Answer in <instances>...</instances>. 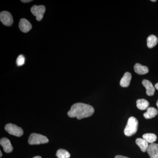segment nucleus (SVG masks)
I'll return each instance as SVG.
<instances>
[{
	"label": "nucleus",
	"mask_w": 158,
	"mask_h": 158,
	"mask_svg": "<svg viewBox=\"0 0 158 158\" xmlns=\"http://www.w3.org/2000/svg\"><path fill=\"white\" fill-rule=\"evenodd\" d=\"M94 112L92 106L83 103H77L72 106L68 112V116L71 118L77 117L78 119H81L92 116Z\"/></svg>",
	"instance_id": "1"
},
{
	"label": "nucleus",
	"mask_w": 158,
	"mask_h": 158,
	"mask_svg": "<svg viewBox=\"0 0 158 158\" xmlns=\"http://www.w3.org/2000/svg\"><path fill=\"white\" fill-rule=\"evenodd\" d=\"M138 124L137 118L134 117H130L124 129L125 135L127 136H131L135 135L138 130Z\"/></svg>",
	"instance_id": "2"
},
{
	"label": "nucleus",
	"mask_w": 158,
	"mask_h": 158,
	"mask_svg": "<svg viewBox=\"0 0 158 158\" xmlns=\"http://www.w3.org/2000/svg\"><path fill=\"white\" fill-rule=\"evenodd\" d=\"M48 142V139L46 136L36 133L31 134L28 140L29 144L31 145L46 144Z\"/></svg>",
	"instance_id": "3"
},
{
	"label": "nucleus",
	"mask_w": 158,
	"mask_h": 158,
	"mask_svg": "<svg viewBox=\"0 0 158 158\" xmlns=\"http://www.w3.org/2000/svg\"><path fill=\"white\" fill-rule=\"evenodd\" d=\"M5 130L10 135L16 137H21L23 134V131L22 128L19 127L16 125L12 123L6 125Z\"/></svg>",
	"instance_id": "4"
},
{
	"label": "nucleus",
	"mask_w": 158,
	"mask_h": 158,
	"mask_svg": "<svg viewBox=\"0 0 158 158\" xmlns=\"http://www.w3.org/2000/svg\"><path fill=\"white\" fill-rule=\"evenodd\" d=\"M31 11L34 16H36V19L40 21L43 18L45 12L46 8L44 6L36 5L34 6L31 8Z\"/></svg>",
	"instance_id": "5"
},
{
	"label": "nucleus",
	"mask_w": 158,
	"mask_h": 158,
	"mask_svg": "<svg viewBox=\"0 0 158 158\" xmlns=\"http://www.w3.org/2000/svg\"><path fill=\"white\" fill-rule=\"evenodd\" d=\"M0 20L4 25L10 27L13 23V17L10 12L3 11L0 13Z\"/></svg>",
	"instance_id": "6"
},
{
	"label": "nucleus",
	"mask_w": 158,
	"mask_h": 158,
	"mask_svg": "<svg viewBox=\"0 0 158 158\" xmlns=\"http://www.w3.org/2000/svg\"><path fill=\"white\" fill-rule=\"evenodd\" d=\"M32 26L31 23L26 19H21L19 23V28L21 31L26 33L31 31Z\"/></svg>",
	"instance_id": "7"
},
{
	"label": "nucleus",
	"mask_w": 158,
	"mask_h": 158,
	"mask_svg": "<svg viewBox=\"0 0 158 158\" xmlns=\"http://www.w3.org/2000/svg\"><path fill=\"white\" fill-rule=\"evenodd\" d=\"M142 84L146 88V93L148 96H151L154 94L155 88L151 82L148 80H144L142 81Z\"/></svg>",
	"instance_id": "8"
},
{
	"label": "nucleus",
	"mask_w": 158,
	"mask_h": 158,
	"mask_svg": "<svg viewBox=\"0 0 158 158\" xmlns=\"http://www.w3.org/2000/svg\"><path fill=\"white\" fill-rule=\"evenodd\" d=\"M147 152L151 158H158V144L154 143L150 144Z\"/></svg>",
	"instance_id": "9"
},
{
	"label": "nucleus",
	"mask_w": 158,
	"mask_h": 158,
	"mask_svg": "<svg viewBox=\"0 0 158 158\" xmlns=\"http://www.w3.org/2000/svg\"><path fill=\"white\" fill-rule=\"evenodd\" d=\"M0 144L3 147L4 151L6 153H10L13 150V147L11 142L9 139L6 138H3L1 139Z\"/></svg>",
	"instance_id": "10"
},
{
	"label": "nucleus",
	"mask_w": 158,
	"mask_h": 158,
	"mask_svg": "<svg viewBox=\"0 0 158 158\" xmlns=\"http://www.w3.org/2000/svg\"><path fill=\"white\" fill-rule=\"evenodd\" d=\"M131 74L130 73H125L123 77L120 80V86L123 88H127V87H128L129 86L131 80Z\"/></svg>",
	"instance_id": "11"
},
{
	"label": "nucleus",
	"mask_w": 158,
	"mask_h": 158,
	"mask_svg": "<svg viewBox=\"0 0 158 158\" xmlns=\"http://www.w3.org/2000/svg\"><path fill=\"white\" fill-rule=\"evenodd\" d=\"M134 70L136 73L139 75H144L148 72V69L147 66L141 65L139 63H136L134 66Z\"/></svg>",
	"instance_id": "12"
},
{
	"label": "nucleus",
	"mask_w": 158,
	"mask_h": 158,
	"mask_svg": "<svg viewBox=\"0 0 158 158\" xmlns=\"http://www.w3.org/2000/svg\"><path fill=\"white\" fill-rule=\"evenodd\" d=\"M136 144L139 146L141 151L145 152L148 148V143L143 138H138L135 141Z\"/></svg>",
	"instance_id": "13"
},
{
	"label": "nucleus",
	"mask_w": 158,
	"mask_h": 158,
	"mask_svg": "<svg viewBox=\"0 0 158 158\" xmlns=\"http://www.w3.org/2000/svg\"><path fill=\"white\" fill-rule=\"evenodd\" d=\"M158 111L153 107H149L147 109V112L143 114L144 117L146 119H150L155 117L158 114Z\"/></svg>",
	"instance_id": "14"
},
{
	"label": "nucleus",
	"mask_w": 158,
	"mask_h": 158,
	"mask_svg": "<svg viewBox=\"0 0 158 158\" xmlns=\"http://www.w3.org/2000/svg\"><path fill=\"white\" fill-rule=\"evenodd\" d=\"M137 107L141 110H146L149 106V103L148 101L144 99H139L137 101Z\"/></svg>",
	"instance_id": "15"
},
{
	"label": "nucleus",
	"mask_w": 158,
	"mask_h": 158,
	"mask_svg": "<svg viewBox=\"0 0 158 158\" xmlns=\"http://www.w3.org/2000/svg\"><path fill=\"white\" fill-rule=\"evenodd\" d=\"M158 41L157 37L154 35H150L147 39L148 47L149 48L154 47L157 44Z\"/></svg>",
	"instance_id": "16"
},
{
	"label": "nucleus",
	"mask_w": 158,
	"mask_h": 158,
	"mask_svg": "<svg viewBox=\"0 0 158 158\" xmlns=\"http://www.w3.org/2000/svg\"><path fill=\"white\" fill-rule=\"evenodd\" d=\"M142 138L147 141L148 143L152 144L157 140V136L155 134L148 133L142 136Z\"/></svg>",
	"instance_id": "17"
},
{
	"label": "nucleus",
	"mask_w": 158,
	"mask_h": 158,
	"mask_svg": "<svg viewBox=\"0 0 158 158\" xmlns=\"http://www.w3.org/2000/svg\"><path fill=\"white\" fill-rule=\"evenodd\" d=\"M56 156L58 158H69L70 154L67 150L63 149H59L57 151Z\"/></svg>",
	"instance_id": "18"
},
{
	"label": "nucleus",
	"mask_w": 158,
	"mask_h": 158,
	"mask_svg": "<svg viewBox=\"0 0 158 158\" xmlns=\"http://www.w3.org/2000/svg\"><path fill=\"white\" fill-rule=\"evenodd\" d=\"M25 59L23 55H19L16 60V64L18 66H21L24 64Z\"/></svg>",
	"instance_id": "19"
},
{
	"label": "nucleus",
	"mask_w": 158,
	"mask_h": 158,
	"mask_svg": "<svg viewBox=\"0 0 158 158\" xmlns=\"http://www.w3.org/2000/svg\"><path fill=\"white\" fill-rule=\"evenodd\" d=\"M115 158H129L127 157L124 156H116L115 157Z\"/></svg>",
	"instance_id": "20"
},
{
	"label": "nucleus",
	"mask_w": 158,
	"mask_h": 158,
	"mask_svg": "<svg viewBox=\"0 0 158 158\" xmlns=\"http://www.w3.org/2000/svg\"><path fill=\"white\" fill-rule=\"evenodd\" d=\"M23 3H28L30 2H32V1H30V0H28V1H25V0H23V1H21Z\"/></svg>",
	"instance_id": "21"
},
{
	"label": "nucleus",
	"mask_w": 158,
	"mask_h": 158,
	"mask_svg": "<svg viewBox=\"0 0 158 158\" xmlns=\"http://www.w3.org/2000/svg\"><path fill=\"white\" fill-rule=\"evenodd\" d=\"M155 87L156 89L158 90V83L156 84L155 85Z\"/></svg>",
	"instance_id": "22"
},
{
	"label": "nucleus",
	"mask_w": 158,
	"mask_h": 158,
	"mask_svg": "<svg viewBox=\"0 0 158 158\" xmlns=\"http://www.w3.org/2000/svg\"><path fill=\"white\" fill-rule=\"evenodd\" d=\"M33 158H42L40 156H36L34 157Z\"/></svg>",
	"instance_id": "23"
},
{
	"label": "nucleus",
	"mask_w": 158,
	"mask_h": 158,
	"mask_svg": "<svg viewBox=\"0 0 158 158\" xmlns=\"http://www.w3.org/2000/svg\"><path fill=\"white\" fill-rule=\"evenodd\" d=\"M0 157H2V151H0Z\"/></svg>",
	"instance_id": "24"
},
{
	"label": "nucleus",
	"mask_w": 158,
	"mask_h": 158,
	"mask_svg": "<svg viewBox=\"0 0 158 158\" xmlns=\"http://www.w3.org/2000/svg\"><path fill=\"white\" fill-rule=\"evenodd\" d=\"M156 106H157V107H158V100L157 101V102H156Z\"/></svg>",
	"instance_id": "25"
},
{
	"label": "nucleus",
	"mask_w": 158,
	"mask_h": 158,
	"mask_svg": "<svg viewBox=\"0 0 158 158\" xmlns=\"http://www.w3.org/2000/svg\"><path fill=\"white\" fill-rule=\"evenodd\" d=\"M151 1V2H156V0H155V1H153V0H152V1Z\"/></svg>",
	"instance_id": "26"
}]
</instances>
